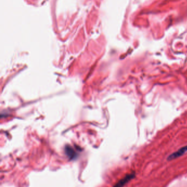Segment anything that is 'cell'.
Listing matches in <instances>:
<instances>
[{"label":"cell","mask_w":187,"mask_h":187,"mask_svg":"<svg viewBox=\"0 0 187 187\" xmlns=\"http://www.w3.org/2000/svg\"><path fill=\"white\" fill-rule=\"evenodd\" d=\"M65 153L66 155L70 157V159H74L76 156V154L74 150L70 146H66L65 147Z\"/></svg>","instance_id":"3"},{"label":"cell","mask_w":187,"mask_h":187,"mask_svg":"<svg viewBox=\"0 0 187 187\" xmlns=\"http://www.w3.org/2000/svg\"><path fill=\"white\" fill-rule=\"evenodd\" d=\"M187 152V146H184L181 148L179 149L177 151L174 152L172 154L170 155L167 158L168 161H171L175 159L177 157H181Z\"/></svg>","instance_id":"1"},{"label":"cell","mask_w":187,"mask_h":187,"mask_svg":"<svg viewBox=\"0 0 187 187\" xmlns=\"http://www.w3.org/2000/svg\"><path fill=\"white\" fill-rule=\"evenodd\" d=\"M135 173L133 172L132 173H130L124 177V178L122 179L120 181L118 182L117 184H116L115 186L116 187H121L124 185L126 184L132 180V179L134 178L135 177Z\"/></svg>","instance_id":"2"}]
</instances>
